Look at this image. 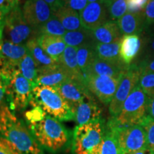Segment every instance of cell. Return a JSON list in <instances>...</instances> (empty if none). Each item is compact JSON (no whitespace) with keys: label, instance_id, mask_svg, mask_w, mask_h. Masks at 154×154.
Instances as JSON below:
<instances>
[{"label":"cell","instance_id":"2e32d148","mask_svg":"<svg viewBox=\"0 0 154 154\" xmlns=\"http://www.w3.org/2000/svg\"><path fill=\"white\" fill-rule=\"evenodd\" d=\"M121 34L124 35H138L146 26L144 13L136 14L127 12L116 21Z\"/></svg>","mask_w":154,"mask_h":154},{"label":"cell","instance_id":"f907efd6","mask_svg":"<svg viewBox=\"0 0 154 154\" xmlns=\"http://www.w3.org/2000/svg\"><path fill=\"white\" fill-rule=\"evenodd\" d=\"M105 1H107V0H104V2H105Z\"/></svg>","mask_w":154,"mask_h":154},{"label":"cell","instance_id":"f35d334b","mask_svg":"<svg viewBox=\"0 0 154 154\" xmlns=\"http://www.w3.org/2000/svg\"><path fill=\"white\" fill-rule=\"evenodd\" d=\"M144 15L146 18V26L154 23V0H149L144 9Z\"/></svg>","mask_w":154,"mask_h":154},{"label":"cell","instance_id":"7bdbcfd3","mask_svg":"<svg viewBox=\"0 0 154 154\" xmlns=\"http://www.w3.org/2000/svg\"><path fill=\"white\" fill-rule=\"evenodd\" d=\"M148 54L147 57H154V36H151L149 39Z\"/></svg>","mask_w":154,"mask_h":154},{"label":"cell","instance_id":"5bb4252c","mask_svg":"<svg viewBox=\"0 0 154 154\" xmlns=\"http://www.w3.org/2000/svg\"><path fill=\"white\" fill-rule=\"evenodd\" d=\"M128 65H126L124 61L115 62L96 57L91 63L84 76H106L110 77L119 78L124 75L128 69Z\"/></svg>","mask_w":154,"mask_h":154},{"label":"cell","instance_id":"44dd1931","mask_svg":"<svg viewBox=\"0 0 154 154\" xmlns=\"http://www.w3.org/2000/svg\"><path fill=\"white\" fill-rule=\"evenodd\" d=\"M96 43L111 44L121 41V32L116 22L109 21L92 31Z\"/></svg>","mask_w":154,"mask_h":154},{"label":"cell","instance_id":"8992f818","mask_svg":"<svg viewBox=\"0 0 154 154\" xmlns=\"http://www.w3.org/2000/svg\"><path fill=\"white\" fill-rule=\"evenodd\" d=\"M106 131L102 119L75 127L72 136V154H88L99 144Z\"/></svg>","mask_w":154,"mask_h":154},{"label":"cell","instance_id":"7c38bea8","mask_svg":"<svg viewBox=\"0 0 154 154\" xmlns=\"http://www.w3.org/2000/svg\"><path fill=\"white\" fill-rule=\"evenodd\" d=\"M61 97L74 111L76 107L86 98L91 96V92L88 91L84 82L77 80H69L63 84L54 86Z\"/></svg>","mask_w":154,"mask_h":154},{"label":"cell","instance_id":"e575fe53","mask_svg":"<svg viewBox=\"0 0 154 154\" xmlns=\"http://www.w3.org/2000/svg\"><path fill=\"white\" fill-rule=\"evenodd\" d=\"M149 0H126L128 12L136 14L142 12Z\"/></svg>","mask_w":154,"mask_h":154},{"label":"cell","instance_id":"b9f144b4","mask_svg":"<svg viewBox=\"0 0 154 154\" xmlns=\"http://www.w3.org/2000/svg\"><path fill=\"white\" fill-rule=\"evenodd\" d=\"M48 5L51 7V10L53 11V14L58 9L60 8L63 4L61 2V0H44Z\"/></svg>","mask_w":154,"mask_h":154},{"label":"cell","instance_id":"7402d4cb","mask_svg":"<svg viewBox=\"0 0 154 154\" xmlns=\"http://www.w3.org/2000/svg\"><path fill=\"white\" fill-rule=\"evenodd\" d=\"M141 47V42L139 36L134 35H124L121 40L120 57L121 60L129 65L138 54Z\"/></svg>","mask_w":154,"mask_h":154},{"label":"cell","instance_id":"4316f807","mask_svg":"<svg viewBox=\"0 0 154 154\" xmlns=\"http://www.w3.org/2000/svg\"><path fill=\"white\" fill-rule=\"evenodd\" d=\"M96 44V43L86 44L77 48V61L83 74L86 72L88 66L97 57L95 49Z\"/></svg>","mask_w":154,"mask_h":154},{"label":"cell","instance_id":"8d00e7d4","mask_svg":"<svg viewBox=\"0 0 154 154\" xmlns=\"http://www.w3.org/2000/svg\"><path fill=\"white\" fill-rule=\"evenodd\" d=\"M63 5L78 12L82 11L88 5L87 0H61Z\"/></svg>","mask_w":154,"mask_h":154},{"label":"cell","instance_id":"ee69618b","mask_svg":"<svg viewBox=\"0 0 154 154\" xmlns=\"http://www.w3.org/2000/svg\"><path fill=\"white\" fill-rule=\"evenodd\" d=\"M148 115L154 119V97L149 98L148 104Z\"/></svg>","mask_w":154,"mask_h":154},{"label":"cell","instance_id":"7dc6e473","mask_svg":"<svg viewBox=\"0 0 154 154\" xmlns=\"http://www.w3.org/2000/svg\"><path fill=\"white\" fill-rule=\"evenodd\" d=\"M147 152H149V151H137V152H131V153H126L124 154H146Z\"/></svg>","mask_w":154,"mask_h":154},{"label":"cell","instance_id":"603a6c76","mask_svg":"<svg viewBox=\"0 0 154 154\" xmlns=\"http://www.w3.org/2000/svg\"><path fill=\"white\" fill-rule=\"evenodd\" d=\"M54 15L59 19L65 29L68 32L79 30L83 28L79 12L78 11L63 5L54 13Z\"/></svg>","mask_w":154,"mask_h":154},{"label":"cell","instance_id":"83f0119b","mask_svg":"<svg viewBox=\"0 0 154 154\" xmlns=\"http://www.w3.org/2000/svg\"><path fill=\"white\" fill-rule=\"evenodd\" d=\"M88 154H120L116 140L112 133L106 129L101 141Z\"/></svg>","mask_w":154,"mask_h":154},{"label":"cell","instance_id":"ba28073f","mask_svg":"<svg viewBox=\"0 0 154 154\" xmlns=\"http://www.w3.org/2000/svg\"><path fill=\"white\" fill-rule=\"evenodd\" d=\"M107 129L112 133L116 140L120 154L148 151L146 133L140 125L107 126Z\"/></svg>","mask_w":154,"mask_h":154},{"label":"cell","instance_id":"d6986e66","mask_svg":"<svg viewBox=\"0 0 154 154\" xmlns=\"http://www.w3.org/2000/svg\"><path fill=\"white\" fill-rule=\"evenodd\" d=\"M28 51L33 58L37 67L38 72L51 68H54L59 63L51 57L38 45L36 38H32L26 44Z\"/></svg>","mask_w":154,"mask_h":154},{"label":"cell","instance_id":"f546056e","mask_svg":"<svg viewBox=\"0 0 154 154\" xmlns=\"http://www.w3.org/2000/svg\"><path fill=\"white\" fill-rule=\"evenodd\" d=\"M38 35L40 34H49V35L63 36L66 33V30L62 24L54 15L50 18L47 22L42 24L38 29Z\"/></svg>","mask_w":154,"mask_h":154},{"label":"cell","instance_id":"c3c4849f","mask_svg":"<svg viewBox=\"0 0 154 154\" xmlns=\"http://www.w3.org/2000/svg\"><path fill=\"white\" fill-rule=\"evenodd\" d=\"M150 26H151L150 34H151V36H154V23H153V24H152L151 25H150Z\"/></svg>","mask_w":154,"mask_h":154},{"label":"cell","instance_id":"d590c367","mask_svg":"<svg viewBox=\"0 0 154 154\" xmlns=\"http://www.w3.org/2000/svg\"><path fill=\"white\" fill-rule=\"evenodd\" d=\"M0 154H22L7 138L0 136Z\"/></svg>","mask_w":154,"mask_h":154},{"label":"cell","instance_id":"5b68a950","mask_svg":"<svg viewBox=\"0 0 154 154\" xmlns=\"http://www.w3.org/2000/svg\"><path fill=\"white\" fill-rule=\"evenodd\" d=\"M38 36V29L31 27L25 22L19 5L13 7L5 15L3 29L5 41L25 45L30 39L37 38Z\"/></svg>","mask_w":154,"mask_h":154},{"label":"cell","instance_id":"7a4b0ae2","mask_svg":"<svg viewBox=\"0 0 154 154\" xmlns=\"http://www.w3.org/2000/svg\"><path fill=\"white\" fill-rule=\"evenodd\" d=\"M29 128L42 149L57 153L64 150L70 143L69 132L61 121L49 115L29 125Z\"/></svg>","mask_w":154,"mask_h":154},{"label":"cell","instance_id":"52a82bcc","mask_svg":"<svg viewBox=\"0 0 154 154\" xmlns=\"http://www.w3.org/2000/svg\"><path fill=\"white\" fill-rule=\"evenodd\" d=\"M34 87L30 81L22 76L19 69H17L6 88L5 95L11 110L14 112L26 109L32 100Z\"/></svg>","mask_w":154,"mask_h":154},{"label":"cell","instance_id":"f1b7e54d","mask_svg":"<svg viewBox=\"0 0 154 154\" xmlns=\"http://www.w3.org/2000/svg\"><path fill=\"white\" fill-rule=\"evenodd\" d=\"M18 68L22 76L30 81L36 87V81L38 76L37 67L29 51L19 62Z\"/></svg>","mask_w":154,"mask_h":154},{"label":"cell","instance_id":"681fc988","mask_svg":"<svg viewBox=\"0 0 154 154\" xmlns=\"http://www.w3.org/2000/svg\"><path fill=\"white\" fill-rule=\"evenodd\" d=\"M88 3L92 2H104V0H87Z\"/></svg>","mask_w":154,"mask_h":154},{"label":"cell","instance_id":"1f68e13d","mask_svg":"<svg viewBox=\"0 0 154 154\" xmlns=\"http://www.w3.org/2000/svg\"><path fill=\"white\" fill-rule=\"evenodd\" d=\"M139 125L145 131L147 149L149 154H154V119L149 115L146 116Z\"/></svg>","mask_w":154,"mask_h":154},{"label":"cell","instance_id":"ffe728a7","mask_svg":"<svg viewBox=\"0 0 154 154\" xmlns=\"http://www.w3.org/2000/svg\"><path fill=\"white\" fill-rule=\"evenodd\" d=\"M36 40L40 47L57 62L67 47L62 36L40 34Z\"/></svg>","mask_w":154,"mask_h":154},{"label":"cell","instance_id":"484cf974","mask_svg":"<svg viewBox=\"0 0 154 154\" xmlns=\"http://www.w3.org/2000/svg\"><path fill=\"white\" fill-rule=\"evenodd\" d=\"M120 46L121 41L111 44L96 43L95 49L97 57L115 62L123 61L120 57Z\"/></svg>","mask_w":154,"mask_h":154},{"label":"cell","instance_id":"8fae6325","mask_svg":"<svg viewBox=\"0 0 154 154\" xmlns=\"http://www.w3.org/2000/svg\"><path fill=\"white\" fill-rule=\"evenodd\" d=\"M22 10L25 22L36 29L54 14L51 7L44 0H26Z\"/></svg>","mask_w":154,"mask_h":154},{"label":"cell","instance_id":"ab89813d","mask_svg":"<svg viewBox=\"0 0 154 154\" xmlns=\"http://www.w3.org/2000/svg\"><path fill=\"white\" fill-rule=\"evenodd\" d=\"M20 5L19 0H0V10L5 15L16 5Z\"/></svg>","mask_w":154,"mask_h":154},{"label":"cell","instance_id":"f6af8a7d","mask_svg":"<svg viewBox=\"0 0 154 154\" xmlns=\"http://www.w3.org/2000/svg\"><path fill=\"white\" fill-rule=\"evenodd\" d=\"M4 19H5V15L2 11L0 10V26H4Z\"/></svg>","mask_w":154,"mask_h":154},{"label":"cell","instance_id":"6da1fadb","mask_svg":"<svg viewBox=\"0 0 154 154\" xmlns=\"http://www.w3.org/2000/svg\"><path fill=\"white\" fill-rule=\"evenodd\" d=\"M0 134L22 154H44L29 128L5 103L0 106Z\"/></svg>","mask_w":154,"mask_h":154},{"label":"cell","instance_id":"bcb514c9","mask_svg":"<svg viewBox=\"0 0 154 154\" xmlns=\"http://www.w3.org/2000/svg\"><path fill=\"white\" fill-rule=\"evenodd\" d=\"M3 34H0V57H2V49L3 44Z\"/></svg>","mask_w":154,"mask_h":154},{"label":"cell","instance_id":"4dcf8cb0","mask_svg":"<svg viewBox=\"0 0 154 154\" xmlns=\"http://www.w3.org/2000/svg\"><path fill=\"white\" fill-rule=\"evenodd\" d=\"M104 2L107 6L109 18L116 22L128 12L126 0H107Z\"/></svg>","mask_w":154,"mask_h":154},{"label":"cell","instance_id":"277c9868","mask_svg":"<svg viewBox=\"0 0 154 154\" xmlns=\"http://www.w3.org/2000/svg\"><path fill=\"white\" fill-rule=\"evenodd\" d=\"M149 101V97L138 84L125 101L121 112L117 116L109 120L107 126L119 127L139 125L143 119L148 116Z\"/></svg>","mask_w":154,"mask_h":154},{"label":"cell","instance_id":"e0dca14e","mask_svg":"<svg viewBox=\"0 0 154 154\" xmlns=\"http://www.w3.org/2000/svg\"><path fill=\"white\" fill-rule=\"evenodd\" d=\"M72 79V76L69 73L59 64L54 68L38 72L36 81V86H46L54 87Z\"/></svg>","mask_w":154,"mask_h":154},{"label":"cell","instance_id":"3957f363","mask_svg":"<svg viewBox=\"0 0 154 154\" xmlns=\"http://www.w3.org/2000/svg\"><path fill=\"white\" fill-rule=\"evenodd\" d=\"M30 104L33 107H40L47 115L60 121L75 119L74 111L52 86H36L34 87Z\"/></svg>","mask_w":154,"mask_h":154},{"label":"cell","instance_id":"74e56055","mask_svg":"<svg viewBox=\"0 0 154 154\" xmlns=\"http://www.w3.org/2000/svg\"><path fill=\"white\" fill-rule=\"evenodd\" d=\"M140 74L154 73V57H146L138 66Z\"/></svg>","mask_w":154,"mask_h":154},{"label":"cell","instance_id":"d4e9b609","mask_svg":"<svg viewBox=\"0 0 154 154\" xmlns=\"http://www.w3.org/2000/svg\"><path fill=\"white\" fill-rule=\"evenodd\" d=\"M28 52L26 44H14L3 40L2 57L13 64L18 66V63Z\"/></svg>","mask_w":154,"mask_h":154},{"label":"cell","instance_id":"cb8c5ba5","mask_svg":"<svg viewBox=\"0 0 154 154\" xmlns=\"http://www.w3.org/2000/svg\"><path fill=\"white\" fill-rule=\"evenodd\" d=\"M62 38L66 46L76 48L86 44L96 43L94 38L92 31L84 27L79 30L66 32Z\"/></svg>","mask_w":154,"mask_h":154},{"label":"cell","instance_id":"816d5d0a","mask_svg":"<svg viewBox=\"0 0 154 154\" xmlns=\"http://www.w3.org/2000/svg\"><path fill=\"white\" fill-rule=\"evenodd\" d=\"M19 2H20V0H19Z\"/></svg>","mask_w":154,"mask_h":154},{"label":"cell","instance_id":"30bf717a","mask_svg":"<svg viewBox=\"0 0 154 154\" xmlns=\"http://www.w3.org/2000/svg\"><path fill=\"white\" fill-rule=\"evenodd\" d=\"M84 84L91 93L94 94L102 103H111L120 84L121 78L106 76H84Z\"/></svg>","mask_w":154,"mask_h":154},{"label":"cell","instance_id":"4fadbf2b","mask_svg":"<svg viewBox=\"0 0 154 154\" xmlns=\"http://www.w3.org/2000/svg\"><path fill=\"white\" fill-rule=\"evenodd\" d=\"M83 27L93 31L109 22V14L104 2L88 3L79 12Z\"/></svg>","mask_w":154,"mask_h":154},{"label":"cell","instance_id":"9c48e42d","mask_svg":"<svg viewBox=\"0 0 154 154\" xmlns=\"http://www.w3.org/2000/svg\"><path fill=\"white\" fill-rule=\"evenodd\" d=\"M140 72L138 66H129L123 75L114 96L109 103L111 118L117 116L122 109L125 101L139 82Z\"/></svg>","mask_w":154,"mask_h":154},{"label":"cell","instance_id":"9a60e30c","mask_svg":"<svg viewBox=\"0 0 154 154\" xmlns=\"http://www.w3.org/2000/svg\"><path fill=\"white\" fill-rule=\"evenodd\" d=\"M74 114L77 126L101 119V111L92 96L84 99L76 107Z\"/></svg>","mask_w":154,"mask_h":154},{"label":"cell","instance_id":"d6a6232c","mask_svg":"<svg viewBox=\"0 0 154 154\" xmlns=\"http://www.w3.org/2000/svg\"><path fill=\"white\" fill-rule=\"evenodd\" d=\"M138 85L149 98L154 97V73L140 74Z\"/></svg>","mask_w":154,"mask_h":154},{"label":"cell","instance_id":"60d3db41","mask_svg":"<svg viewBox=\"0 0 154 154\" xmlns=\"http://www.w3.org/2000/svg\"><path fill=\"white\" fill-rule=\"evenodd\" d=\"M9 79L4 76H0V106L3 103V99L6 94V88Z\"/></svg>","mask_w":154,"mask_h":154},{"label":"cell","instance_id":"ac0fdd59","mask_svg":"<svg viewBox=\"0 0 154 154\" xmlns=\"http://www.w3.org/2000/svg\"><path fill=\"white\" fill-rule=\"evenodd\" d=\"M77 48L67 46L62 55L59 57L58 63L69 73L73 80L84 82V74L79 68L76 57Z\"/></svg>","mask_w":154,"mask_h":154},{"label":"cell","instance_id":"836d02e7","mask_svg":"<svg viewBox=\"0 0 154 154\" xmlns=\"http://www.w3.org/2000/svg\"><path fill=\"white\" fill-rule=\"evenodd\" d=\"M46 115H47V113L44 112L41 108L35 106L25 113V118L27 120L29 124H32V123L41 121L42 119L44 118Z\"/></svg>","mask_w":154,"mask_h":154}]
</instances>
